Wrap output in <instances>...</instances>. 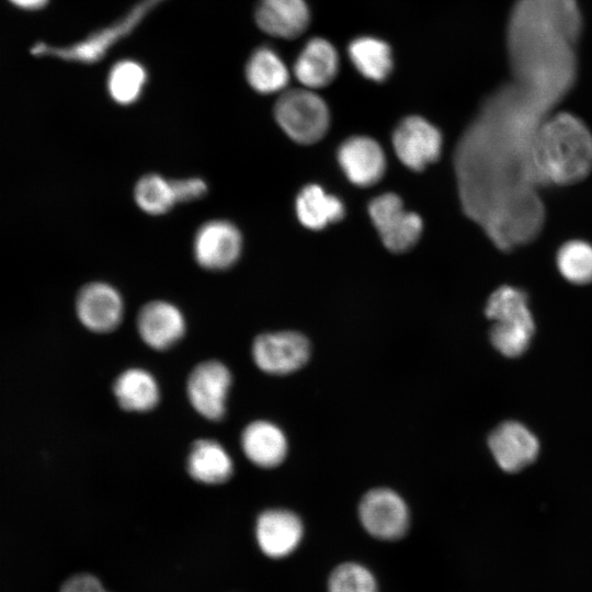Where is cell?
<instances>
[{
    "label": "cell",
    "mask_w": 592,
    "mask_h": 592,
    "mask_svg": "<svg viewBox=\"0 0 592 592\" xmlns=\"http://www.w3.org/2000/svg\"><path fill=\"white\" fill-rule=\"evenodd\" d=\"M536 182L568 185L584 179L592 169V134L577 116L548 115L536 129L530 148Z\"/></svg>",
    "instance_id": "obj_1"
},
{
    "label": "cell",
    "mask_w": 592,
    "mask_h": 592,
    "mask_svg": "<svg viewBox=\"0 0 592 592\" xmlns=\"http://www.w3.org/2000/svg\"><path fill=\"white\" fill-rule=\"evenodd\" d=\"M486 316L493 320L490 340L508 357L521 355L531 342L534 321L526 294L513 286H501L489 297Z\"/></svg>",
    "instance_id": "obj_2"
},
{
    "label": "cell",
    "mask_w": 592,
    "mask_h": 592,
    "mask_svg": "<svg viewBox=\"0 0 592 592\" xmlns=\"http://www.w3.org/2000/svg\"><path fill=\"white\" fill-rule=\"evenodd\" d=\"M274 116L282 130L303 145L320 140L330 125L327 103L307 88L284 91L275 103Z\"/></svg>",
    "instance_id": "obj_3"
},
{
    "label": "cell",
    "mask_w": 592,
    "mask_h": 592,
    "mask_svg": "<svg viewBox=\"0 0 592 592\" xmlns=\"http://www.w3.org/2000/svg\"><path fill=\"white\" fill-rule=\"evenodd\" d=\"M368 214L384 246L392 252H403L419 240L423 223L421 217L403 207L395 193H385L371 201Z\"/></svg>",
    "instance_id": "obj_4"
},
{
    "label": "cell",
    "mask_w": 592,
    "mask_h": 592,
    "mask_svg": "<svg viewBox=\"0 0 592 592\" xmlns=\"http://www.w3.org/2000/svg\"><path fill=\"white\" fill-rule=\"evenodd\" d=\"M243 237L240 229L227 219H210L202 224L193 238L195 262L207 271H225L240 259Z\"/></svg>",
    "instance_id": "obj_5"
},
{
    "label": "cell",
    "mask_w": 592,
    "mask_h": 592,
    "mask_svg": "<svg viewBox=\"0 0 592 592\" xmlns=\"http://www.w3.org/2000/svg\"><path fill=\"white\" fill-rule=\"evenodd\" d=\"M358 517L365 531L383 540L402 537L409 527V510L395 491L378 488L368 491L358 505Z\"/></svg>",
    "instance_id": "obj_6"
},
{
    "label": "cell",
    "mask_w": 592,
    "mask_h": 592,
    "mask_svg": "<svg viewBox=\"0 0 592 592\" xmlns=\"http://www.w3.org/2000/svg\"><path fill=\"white\" fill-rule=\"evenodd\" d=\"M232 383L228 367L216 360L197 364L189 375L186 390L193 408L205 419L220 421Z\"/></svg>",
    "instance_id": "obj_7"
},
{
    "label": "cell",
    "mask_w": 592,
    "mask_h": 592,
    "mask_svg": "<svg viewBox=\"0 0 592 592\" xmlns=\"http://www.w3.org/2000/svg\"><path fill=\"white\" fill-rule=\"evenodd\" d=\"M308 340L294 331L259 334L252 343V357L257 366L273 375H284L299 369L308 361Z\"/></svg>",
    "instance_id": "obj_8"
},
{
    "label": "cell",
    "mask_w": 592,
    "mask_h": 592,
    "mask_svg": "<svg viewBox=\"0 0 592 592\" xmlns=\"http://www.w3.org/2000/svg\"><path fill=\"white\" fill-rule=\"evenodd\" d=\"M392 146L407 168L420 171L439 159L442 135L425 118L412 115L403 118L394 130Z\"/></svg>",
    "instance_id": "obj_9"
},
{
    "label": "cell",
    "mask_w": 592,
    "mask_h": 592,
    "mask_svg": "<svg viewBox=\"0 0 592 592\" xmlns=\"http://www.w3.org/2000/svg\"><path fill=\"white\" fill-rule=\"evenodd\" d=\"M76 310L81 323L90 331L109 333L122 322L124 300L113 285L106 282H91L79 291Z\"/></svg>",
    "instance_id": "obj_10"
},
{
    "label": "cell",
    "mask_w": 592,
    "mask_h": 592,
    "mask_svg": "<svg viewBox=\"0 0 592 592\" xmlns=\"http://www.w3.org/2000/svg\"><path fill=\"white\" fill-rule=\"evenodd\" d=\"M304 536V525L297 514L285 509L262 512L255 523V538L261 551L281 559L293 554Z\"/></svg>",
    "instance_id": "obj_11"
},
{
    "label": "cell",
    "mask_w": 592,
    "mask_h": 592,
    "mask_svg": "<svg viewBox=\"0 0 592 592\" xmlns=\"http://www.w3.org/2000/svg\"><path fill=\"white\" fill-rule=\"evenodd\" d=\"M136 326L141 340L158 351L172 348L185 333L182 311L160 299L148 301L139 309Z\"/></svg>",
    "instance_id": "obj_12"
},
{
    "label": "cell",
    "mask_w": 592,
    "mask_h": 592,
    "mask_svg": "<svg viewBox=\"0 0 592 592\" xmlns=\"http://www.w3.org/2000/svg\"><path fill=\"white\" fill-rule=\"evenodd\" d=\"M338 162L349 181L362 187L377 183L386 169L383 148L366 136L345 139L338 149Z\"/></svg>",
    "instance_id": "obj_13"
},
{
    "label": "cell",
    "mask_w": 592,
    "mask_h": 592,
    "mask_svg": "<svg viewBox=\"0 0 592 592\" xmlns=\"http://www.w3.org/2000/svg\"><path fill=\"white\" fill-rule=\"evenodd\" d=\"M488 443L498 465L508 473L530 465L539 449L536 436L516 421H506L497 426L489 435Z\"/></svg>",
    "instance_id": "obj_14"
},
{
    "label": "cell",
    "mask_w": 592,
    "mask_h": 592,
    "mask_svg": "<svg viewBox=\"0 0 592 592\" xmlns=\"http://www.w3.org/2000/svg\"><path fill=\"white\" fill-rule=\"evenodd\" d=\"M255 21L266 34L293 39L307 30L310 11L306 0H260Z\"/></svg>",
    "instance_id": "obj_15"
},
{
    "label": "cell",
    "mask_w": 592,
    "mask_h": 592,
    "mask_svg": "<svg viewBox=\"0 0 592 592\" xmlns=\"http://www.w3.org/2000/svg\"><path fill=\"white\" fill-rule=\"evenodd\" d=\"M339 71V55L327 39L314 37L300 50L294 65V75L307 89L330 84Z\"/></svg>",
    "instance_id": "obj_16"
},
{
    "label": "cell",
    "mask_w": 592,
    "mask_h": 592,
    "mask_svg": "<svg viewBox=\"0 0 592 592\" xmlns=\"http://www.w3.org/2000/svg\"><path fill=\"white\" fill-rule=\"evenodd\" d=\"M241 446L248 459L263 468L278 466L287 453V441L282 430L264 420H257L244 428Z\"/></svg>",
    "instance_id": "obj_17"
},
{
    "label": "cell",
    "mask_w": 592,
    "mask_h": 592,
    "mask_svg": "<svg viewBox=\"0 0 592 592\" xmlns=\"http://www.w3.org/2000/svg\"><path fill=\"white\" fill-rule=\"evenodd\" d=\"M186 468L198 482L218 485L228 481L234 474V464L226 449L214 440H196L190 448Z\"/></svg>",
    "instance_id": "obj_18"
},
{
    "label": "cell",
    "mask_w": 592,
    "mask_h": 592,
    "mask_svg": "<svg viewBox=\"0 0 592 592\" xmlns=\"http://www.w3.org/2000/svg\"><path fill=\"white\" fill-rule=\"evenodd\" d=\"M113 394L125 411L147 412L159 402V387L153 376L141 368H128L113 383Z\"/></svg>",
    "instance_id": "obj_19"
},
{
    "label": "cell",
    "mask_w": 592,
    "mask_h": 592,
    "mask_svg": "<svg viewBox=\"0 0 592 592\" xmlns=\"http://www.w3.org/2000/svg\"><path fill=\"white\" fill-rule=\"evenodd\" d=\"M295 209L300 224L311 230L323 229L342 219L345 210L340 198L317 184H308L300 190Z\"/></svg>",
    "instance_id": "obj_20"
},
{
    "label": "cell",
    "mask_w": 592,
    "mask_h": 592,
    "mask_svg": "<svg viewBox=\"0 0 592 592\" xmlns=\"http://www.w3.org/2000/svg\"><path fill=\"white\" fill-rule=\"evenodd\" d=\"M348 53L352 65L366 79L382 82L392 70L394 59L390 46L377 37L354 38Z\"/></svg>",
    "instance_id": "obj_21"
},
{
    "label": "cell",
    "mask_w": 592,
    "mask_h": 592,
    "mask_svg": "<svg viewBox=\"0 0 592 592\" xmlns=\"http://www.w3.org/2000/svg\"><path fill=\"white\" fill-rule=\"evenodd\" d=\"M246 77L251 88L262 94L281 92L289 82L285 62L270 47H260L251 55Z\"/></svg>",
    "instance_id": "obj_22"
},
{
    "label": "cell",
    "mask_w": 592,
    "mask_h": 592,
    "mask_svg": "<svg viewBox=\"0 0 592 592\" xmlns=\"http://www.w3.org/2000/svg\"><path fill=\"white\" fill-rule=\"evenodd\" d=\"M134 200L140 210L151 216L164 215L178 203L172 180L157 173L145 174L136 182Z\"/></svg>",
    "instance_id": "obj_23"
},
{
    "label": "cell",
    "mask_w": 592,
    "mask_h": 592,
    "mask_svg": "<svg viewBox=\"0 0 592 592\" xmlns=\"http://www.w3.org/2000/svg\"><path fill=\"white\" fill-rule=\"evenodd\" d=\"M147 80L144 67L134 60L116 62L110 71L107 90L110 96L121 105L135 103Z\"/></svg>",
    "instance_id": "obj_24"
},
{
    "label": "cell",
    "mask_w": 592,
    "mask_h": 592,
    "mask_svg": "<svg viewBox=\"0 0 592 592\" xmlns=\"http://www.w3.org/2000/svg\"><path fill=\"white\" fill-rule=\"evenodd\" d=\"M557 267L561 275L573 284L592 282V244L571 240L557 252Z\"/></svg>",
    "instance_id": "obj_25"
},
{
    "label": "cell",
    "mask_w": 592,
    "mask_h": 592,
    "mask_svg": "<svg viewBox=\"0 0 592 592\" xmlns=\"http://www.w3.org/2000/svg\"><path fill=\"white\" fill-rule=\"evenodd\" d=\"M327 589L328 592H379L375 574L356 561H345L333 568Z\"/></svg>",
    "instance_id": "obj_26"
},
{
    "label": "cell",
    "mask_w": 592,
    "mask_h": 592,
    "mask_svg": "<svg viewBox=\"0 0 592 592\" xmlns=\"http://www.w3.org/2000/svg\"><path fill=\"white\" fill-rule=\"evenodd\" d=\"M178 203H187L202 198L207 193V183L201 178L172 180Z\"/></svg>",
    "instance_id": "obj_27"
},
{
    "label": "cell",
    "mask_w": 592,
    "mask_h": 592,
    "mask_svg": "<svg viewBox=\"0 0 592 592\" xmlns=\"http://www.w3.org/2000/svg\"><path fill=\"white\" fill-rule=\"evenodd\" d=\"M59 592H109L95 576L79 573L70 577Z\"/></svg>",
    "instance_id": "obj_28"
},
{
    "label": "cell",
    "mask_w": 592,
    "mask_h": 592,
    "mask_svg": "<svg viewBox=\"0 0 592 592\" xmlns=\"http://www.w3.org/2000/svg\"><path fill=\"white\" fill-rule=\"evenodd\" d=\"M12 4L24 10H37L47 4L49 0H9Z\"/></svg>",
    "instance_id": "obj_29"
}]
</instances>
